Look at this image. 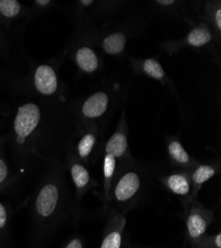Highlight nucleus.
I'll return each instance as SVG.
<instances>
[{
  "mask_svg": "<svg viewBox=\"0 0 221 248\" xmlns=\"http://www.w3.org/2000/svg\"><path fill=\"white\" fill-rule=\"evenodd\" d=\"M117 173V159L109 154H105L103 164V200L105 203H108L109 193L113 180Z\"/></svg>",
  "mask_w": 221,
  "mask_h": 248,
  "instance_id": "2eb2a0df",
  "label": "nucleus"
},
{
  "mask_svg": "<svg viewBox=\"0 0 221 248\" xmlns=\"http://www.w3.org/2000/svg\"><path fill=\"white\" fill-rule=\"evenodd\" d=\"M41 117V108L36 103L28 102L18 108L13 122V129L18 143H25L33 135L39 126Z\"/></svg>",
  "mask_w": 221,
  "mask_h": 248,
  "instance_id": "20e7f679",
  "label": "nucleus"
},
{
  "mask_svg": "<svg viewBox=\"0 0 221 248\" xmlns=\"http://www.w3.org/2000/svg\"><path fill=\"white\" fill-rule=\"evenodd\" d=\"M65 202V190L61 177L50 175L40 186L33 201V215L37 244L41 245L56 226Z\"/></svg>",
  "mask_w": 221,
  "mask_h": 248,
  "instance_id": "f257e3e1",
  "label": "nucleus"
},
{
  "mask_svg": "<svg viewBox=\"0 0 221 248\" xmlns=\"http://www.w3.org/2000/svg\"><path fill=\"white\" fill-rule=\"evenodd\" d=\"M158 3L161 5H170L175 3V1H158Z\"/></svg>",
  "mask_w": 221,
  "mask_h": 248,
  "instance_id": "a878e982",
  "label": "nucleus"
},
{
  "mask_svg": "<svg viewBox=\"0 0 221 248\" xmlns=\"http://www.w3.org/2000/svg\"><path fill=\"white\" fill-rule=\"evenodd\" d=\"M219 170V164H197L190 171L193 200L196 198L200 189L204 187V185L218 174Z\"/></svg>",
  "mask_w": 221,
  "mask_h": 248,
  "instance_id": "f8f14e48",
  "label": "nucleus"
},
{
  "mask_svg": "<svg viewBox=\"0 0 221 248\" xmlns=\"http://www.w3.org/2000/svg\"><path fill=\"white\" fill-rule=\"evenodd\" d=\"M97 138V132L94 129H89L84 133L76 144L74 157L84 163L87 162L95 148Z\"/></svg>",
  "mask_w": 221,
  "mask_h": 248,
  "instance_id": "4468645a",
  "label": "nucleus"
},
{
  "mask_svg": "<svg viewBox=\"0 0 221 248\" xmlns=\"http://www.w3.org/2000/svg\"><path fill=\"white\" fill-rule=\"evenodd\" d=\"M10 180V169L6 161L0 156V190L6 187Z\"/></svg>",
  "mask_w": 221,
  "mask_h": 248,
  "instance_id": "4be33fe9",
  "label": "nucleus"
},
{
  "mask_svg": "<svg viewBox=\"0 0 221 248\" xmlns=\"http://www.w3.org/2000/svg\"><path fill=\"white\" fill-rule=\"evenodd\" d=\"M34 86L39 93L52 95L58 90V77L50 65H40L34 74Z\"/></svg>",
  "mask_w": 221,
  "mask_h": 248,
  "instance_id": "1a4fd4ad",
  "label": "nucleus"
},
{
  "mask_svg": "<svg viewBox=\"0 0 221 248\" xmlns=\"http://www.w3.org/2000/svg\"><path fill=\"white\" fill-rule=\"evenodd\" d=\"M69 171L74 185L76 199L80 201L90 188L91 177L89 171L85 163L74 156L69 162Z\"/></svg>",
  "mask_w": 221,
  "mask_h": 248,
  "instance_id": "6e6552de",
  "label": "nucleus"
},
{
  "mask_svg": "<svg viewBox=\"0 0 221 248\" xmlns=\"http://www.w3.org/2000/svg\"><path fill=\"white\" fill-rule=\"evenodd\" d=\"M36 3L40 6H46V5H49L51 2L50 1H36Z\"/></svg>",
  "mask_w": 221,
  "mask_h": 248,
  "instance_id": "393cba45",
  "label": "nucleus"
},
{
  "mask_svg": "<svg viewBox=\"0 0 221 248\" xmlns=\"http://www.w3.org/2000/svg\"><path fill=\"white\" fill-rule=\"evenodd\" d=\"M21 4L16 0H0V15L6 19H13L21 13Z\"/></svg>",
  "mask_w": 221,
  "mask_h": 248,
  "instance_id": "6ab92c4d",
  "label": "nucleus"
},
{
  "mask_svg": "<svg viewBox=\"0 0 221 248\" xmlns=\"http://www.w3.org/2000/svg\"><path fill=\"white\" fill-rule=\"evenodd\" d=\"M211 40L212 33L210 29L205 24H200L188 34L185 44L194 48H200L209 44Z\"/></svg>",
  "mask_w": 221,
  "mask_h": 248,
  "instance_id": "dca6fc26",
  "label": "nucleus"
},
{
  "mask_svg": "<svg viewBox=\"0 0 221 248\" xmlns=\"http://www.w3.org/2000/svg\"><path fill=\"white\" fill-rule=\"evenodd\" d=\"M186 206V236L192 248H196L199 241L206 234L214 220V214L198 201L191 200L184 202Z\"/></svg>",
  "mask_w": 221,
  "mask_h": 248,
  "instance_id": "7ed1b4c3",
  "label": "nucleus"
},
{
  "mask_svg": "<svg viewBox=\"0 0 221 248\" xmlns=\"http://www.w3.org/2000/svg\"><path fill=\"white\" fill-rule=\"evenodd\" d=\"M9 224V214L6 206L0 202V240H3L7 234Z\"/></svg>",
  "mask_w": 221,
  "mask_h": 248,
  "instance_id": "412c9836",
  "label": "nucleus"
},
{
  "mask_svg": "<svg viewBox=\"0 0 221 248\" xmlns=\"http://www.w3.org/2000/svg\"><path fill=\"white\" fill-rule=\"evenodd\" d=\"M167 152L172 164L187 171H191L198 164L177 138H170L167 141Z\"/></svg>",
  "mask_w": 221,
  "mask_h": 248,
  "instance_id": "9b49d317",
  "label": "nucleus"
},
{
  "mask_svg": "<svg viewBox=\"0 0 221 248\" xmlns=\"http://www.w3.org/2000/svg\"><path fill=\"white\" fill-rule=\"evenodd\" d=\"M75 62L77 67L88 74L95 72L99 66L97 55L90 47L88 46H83L76 50Z\"/></svg>",
  "mask_w": 221,
  "mask_h": 248,
  "instance_id": "ddd939ff",
  "label": "nucleus"
},
{
  "mask_svg": "<svg viewBox=\"0 0 221 248\" xmlns=\"http://www.w3.org/2000/svg\"><path fill=\"white\" fill-rule=\"evenodd\" d=\"M163 185L172 194L184 199V202L193 200L190 171L184 170L170 173L162 178Z\"/></svg>",
  "mask_w": 221,
  "mask_h": 248,
  "instance_id": "423d86ee",
  "label": "nucleus"
},
{
  "mask_svg": "<svg viewBox=\"0 0 221 248\" xmlns=\"http://www.w3.org/2000/svg\"><path fill=\"white\" fill-rule=\"evenodd\" d=\"M131 248H145V247H138V246H131Z\"/></svg>",
  "mask_w": 221,
  "mask_h": 248,
  "instance_id": "bb28decb",
  "label": "nucleus"
},
{
  "mask_svg": "<svg viewBox=\"0 0 221 248\" xmlns=\"http://www.w3.org/2000/svg\"><path fill=\"white\" fill-rule=\"evenodd\" d=\"M105 154H109L116 159L130 158L129 143L127 136V128L125 123V115L123 113L122 119L118 124L116 131L110 136L105 144Z\"/></svg>",
  "mask_w": 221,
  "mask_h": 248,
  "instance_id": "0eeeda50",
  "label": "nucleus"
},
{
  "mask_svg": "<svg viewBox=\"0 0 221 248\" xmlns=\"http://www.w3.org/2000/svg\"><path fill=\"white\" fill-rule=\"evenodd\" d=\"M108 106V94L105 92H96L85 100L80 112L88 119H96L106 112Z\"/></svg>",
  "mask_w": 221,
  "mask_h": 248,
  "instance_id": "9d476101",
  "label": "nucleus"
},
{
  "mask_svg": "<svg viewBox=\"0 0 221 248\" xmlns=\"http://www.w3.org/2000/svg\"><path fill=\"white\" fill-rule=\"evenodd\" d=\"M196 248H221V232L215 234H206L199 241Z\"/></svg>",
  "mask_w": 221,
  "mask_h": 248,
  "instance_id": "aec40b11",
  "label": "nucleus"
},
{
  "mask_svg": "<svg viewBox=\"0 0 221 248\" xmlns=\"http://www.w3.org/2000/svg\"><path fill=\"white\" fill-rule=\"evenodd\" d=\"M126 222L125 214L111 210L99 248H121Z\"/></svg>",
  "mask_w": 221,
  "mask_h": 248,
  "instance_id": "39448f33",
  "label": "nucleus"
},
{
  "mask_svg": "<svg viewBox=\"0 0 221 248\" xmlns=\"http://www.w3.org/2000/svg\"><path fill=\"white\" fill-rule=\"evenodd\" d=\"M62 248H85L84 238L78 234H75L72 236Z\"/></svg>",
  "mask_w": 221,
  "mask_h": 248,
  "instance_id": "5701e85b",
  "label": "nucleus"
},
{
  "mask_svg": "<svg viewBox=\"0 0 221 248\" xmlns=\"http://www.w3.org/2000/svg\"><path fill=\"white\" fill-rule=\"evenodd\" d=\"M142 71L150 78L157 80H164L166 73L158 61L155 59H146L142 64Z\"/></svg>",
  "mask_w": 221,
  "mask_h": 248,
  "instance_id": "a211bd4d",
  "label": "nucleus"
},
{
  "mask_svg": "<svg viewBox=\"0 0 221 248\" xmlns=\"http://www.w3.org/2000/svg\"><path fill=\"white\" fill-rule=\"evenodd\" d=\"M144 181L143 172L132 164H124L117 170L108 200L112 210L125 214L134 206L144 189Z\"/></svg>",
  "mask_w": 221,
  "mask_h": 248,
  "instance_id": "f03ea898",
  "label": "nucleus"
},
{
  "mask_svg": "<svg viewBox=\"0 0 221 248\" xmlns=\"http://www.w3.org/2000/svg\"><path fill=\"white\" fill-rule=\"evenodd\" d=\"M212 20H213L214 26L216 27L218 32H220L221 31V8H220L219 4H218V7L216 8V10L214 9V11H213Z\"/></svg>",
  "mask_w": 221,
  "mask_h": 248,
  "instance_id": "b1692460",
  "label": "nucleus"
},
{
  "mask_svg": "<svg viewBox=\"0 0 221 248\" xmlns=\"http://www.w3.org/2000/svg\"><path fill=\"white\" fill-rule=\"evenodd\" d=\"M127 43L126 35L122 32H114L107 35L103 41V49L109 55L121 53Z\"/></svg>",
  "mask_w": 221,
  "mask_h": 248,
  "instance_id": "f3484780",
  "label": "nucleus"
}]
</instances>
